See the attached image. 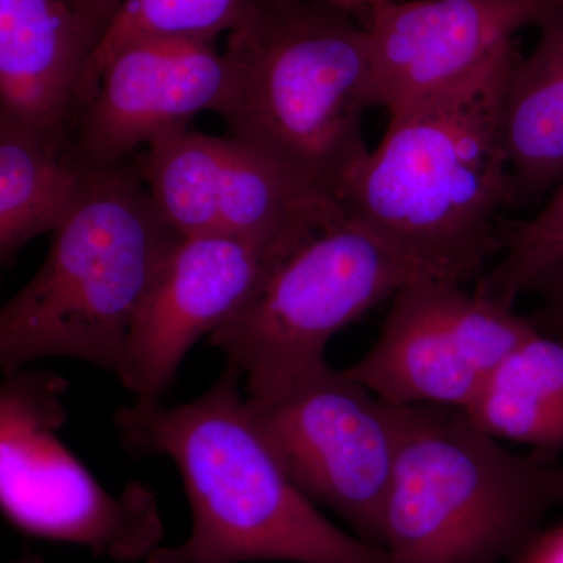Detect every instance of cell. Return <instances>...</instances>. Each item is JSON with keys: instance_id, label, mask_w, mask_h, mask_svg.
Masks as SVG:
<instances>
[{"instance_id": "44dd1931", "label": "cell", "mask_w": 563, "mask_h": 563, "mask_svg": "<svg viewBox=\"0 0 563 563\" xmlns=\"http://www.w3.org/2000/svg\"><path fill=\"white\" fill-rule=\"evenodd\" d=\"M536 288H542L548 321L563 331V258Z\"/></svg>"}, {"instance_id": "7c38bea8", "label": "cell", "mask_w": 563, "mask_h": 563, "mask_svg": "<svg viewBox=\"0 0 563 563\" xmlns=\"http://www.w3.org/2000/svg\"><path fill=\"white\" fill-rule=\"evenodd\" d=\"M228 66L217 41H133L111 57L91 101L80 111L68 161L80 172H109L140 146L187 129L214 111Z\"/></svg>"}, {"instance_id": "7a4b0ae2", "label": "cell", "mask_w": 563, "mask_h": 563, "mask_svg": "<svg viewBox=\"0 0 563 563\" xmlns=\"http://www.w3.org/2000/svg\"><path fill=\"white\" fill-rule=\"evenodd\" d=\"M228 366L184 406L136 401L114 421L133 455H166L184 479L191 533L146 563H388L379 548L333 526L291 479L257 410Z\"/></svg>"}, {"instance_id": "4fadbf2b", "label": "cell", "mask_w": 563, "mask_h": 563, "mask_svg": "<svg viewBox=\"0 0 563 563\" xmlns=\"http://www.w3.org/2000/svg\"><path fill=\"white\" fill-rule=\"evenodd\" d=\"M563 13L555 0H391L368 14L374 77L388 114L465 80L529 25Z\"/></svg>"}, {"instance_id": "8992f818", "label": "cell", "mask_w": 563, "mask_h": 563, "mask_svg": "<svg viewBox=\"0 0 563 563\" xmlns=\"http://www.w3.org/2000/svg\"><path fill=\"white\" fill-rule=\"evenodd\" d=\"M428 279L440 280L347 217L277 263L254 298L211 333L209 343L244 377L250 402L266 406L329 365L325 346L335 333Z\"/></svg>"}, {"instance_id": "d6986e66", "label": "cell", "mask_w": 563, "mask_h": 563, "mask_svg": "<svg viewBox=\"0 0 563 563\" xmlns=\"http://www.w3.org/2000/svg\"><path fill=\"white\" fill-rule=\"evenodd\" d=\"M503 262L477 288L488 301L514 309L518 296L536 288L563 258V177L532 218L501 222Z\"/></svg>"}, {"instance_id": "5bb4252c", "label": "cell", "mask_w": 563, "mask_h": 563, "mask_svg": "<svg viewBox=\"0 0 563 563\" xmlns=\"http://www.w3.org/2000/svg\"><path fill=\"white\" fill-rule=\"evenodd\" d=\"M102 38L68 0H0V121L62 147Z\"/></svg>"}, {"instance_id": "cb8c5ba5", "label": "cell", "mask_w": 563, "mask_h": 563, "mask_svg": "<svg viewBox=\"0 0 563 563\" xmlns=\"http://www.w3.org/2000/svg\"><path fill=\"white\" fill-rule=\"evenodd\" d=\"M10 563H43V555L36 553H24L16 561Z\"/></svg>"}, {"instance_id": "ffe728a7", "label": "cell", "mask_w": 563, "mask_h": 563, "mask_svg": "<svg viewBox=\"0 0 563 563\" xmlns=\"http://www.w3.org/2000/svg\"><path fill=\"white\" fill-rule=\"evenodd\" d=\"M515 563H563V531L533 537L517 554Z\"/></svg>"}, {"instance_id": "8fae6325", "label": "cell", "mask_w": 563, "mask_h": 563, "mask_svg": "<svg viewBox=\"0 0 563 563\" xmlns=\"http://www.w3.org/2000/svg\"><path fill=\"white\" fill-rule=\"evenodd\" d=\"M284 258L232 236H181L133 322L121 384L161 402L192 344L232 320Z\"/></svg>"}, {"instance_id": "6da1fadb", "label": "cell", "mask_w": 563, "mask_h": 563, "mask_svg": "<svg viewBox=\"0 0 563 563\" xmlns=\"http://www.w3.org/2000/svg\"><path fill=\"white\" fill-rule=\"evenodd\" d=\"M515 46L459 84L390 113L344 209L440 280L465 285L501 250L515 202L504 129Z\"/></svg>"}, {"instance_id": "ba28073f", "label": "cell", "mask_w": 563, "mask_h": 563, "mask_svg": "<svg viewBox=\"0 0 563 563\" xmlns=\"http://www.w3.org/2000/svg\"><path fill=\"white\" fill-rule=\"evenodd\" d=\"M140 173L180 236H232L279 257L350 217L342 202L232 136L166 133L147 146Z\"/></svg>"}, {"instance_id": "603a6c76", "label": "cell", "mask_w": 563, "mask_h": 563, "mask_svg": "<svg viewBox=\"0 0 563 563\" xmlns=\"http://www.w3.org/2000/svg\"><path fill=\"white\" fill-rule=\"evenodd\" d=\"M320 2L331 3V5L340 7V9L350 11L352 14H369L373 10H376L377 7L391 2V0H320Z\"/></svg>"}, {"instance_id": "277c9868", "label": "cell", "mask_w": 563, "mask_h": 563, "mask_svg": "<svg viewBox=\"0 0 563 563\" xmlns=\"http://www.w3.org/2000/svg\"><path fill=\"white\" fill-rule=\"evenodd\" d=\"M181 236L140 169L88 174L38 272L0 312V366L77 358L120 374L133 322Z\"/></svg>"}, {"instance_id": "7402d4cb", "label": "cell", "mask_w": 563, "mask_h": 563, "mask_svg": "<svg viewBox=\"0 0 563 563\" xmlns=\"http://www.w3.org/2000/svg\"><path fill=\"white\" fill-rule=\"evenodd\" d=\"M80 14L98 25L106 35L122 5V0H68Z\"/></svg>"}, {"instance_id": "ac0fdd59", "label": "cell", "mask_w": 563, "mask_h": 563, "mask_svg": "<svg viewBox=\"0 0 563 563\" xmlns=\"http://www.w3.org/2000/svg\"><path fill=\"white\" fill-rule=\"evenodd\" d=\"M246 0H122L120 11L92 55L76 114L91 101L107 63L133 41L150 38L217 41L239 20Z\"/></svg>"}, {"instance_id": "9c48e42d", "label": "cell", "mask_w": 563, "mask_h": 563, "mask_svg": "<svg viewBox=\"0 0 563 563\" xmlns=\"http://www.w3.org/2000/svg\"><path fill=\"white\" fill-rule=\"evenodd\" d=\"M254 409L307 498L340 515L362 542L384 550L399 407L328 365L284 398Z\"/></svg>"}, {"instance_id": "d4e9b609", "label": "cell", "mask_w": 563, "mask_h": 563, "mask_svg": "<svg viewBox=\"0 0 563 563\" xmlns=\"http://www.w3.org/2000/svg\"><path fill=\"white\" fill-rule=\"evenodd\" d=\"M555 2H558L559 5L563 7V0H555Z\"/></svg>"}, {"instance_id": "52a82bcc", "label": "cell", "mask_w": 563, "mask_h": 563, "mask_svg": "<svg viewBox=\"0 0 563 563\" xmlns=\"http://www.w3.org/2000/svg\"><path fill=\"white\" fill-rule=\"evenodd\" d=\"M68 383L21 372L0 390V507L18 531L88 548L113 562L147 561L165 525L157 496L140 483L111 495L63 443Z\"/></svg>"}, {"instance_id": "30bf717a", "label": "cell", "mask_w": 563, "mask_h": 563, "mask_svg": "<svg viewBox=\"0 0 563 563\" xmlns=\"http://www.w3.org/2000/svg\"><path fill=\"white\" fill-rule=\"evenodd\" d=\"M539 329L514 309L443 280H418L393 298L383 332L344 369L395 407L466 409L499 363Z\"/></svg>"}, {"instance_id": "3957f363", "label": "cell", "mask_w": 563, "mask_h": 563, "mask_svg": "<svg viewBox=\"0 0 563 563\" xmlns=\"http://www.w3.org/2000/svg\"><path fill=\"white\" fill-rule=\"evenodd\" d=\"M222 54L214 113L229 136L343 203L372 152L363 118L380 106L366 27L320 0H246Z\"/></svg>"}, {"instance_id": "9a60e30c", "label": "cell", "mask_w": 563, "mask_h": 563, "mask_svg": "<svg viewBox=\"0 0 563 563\" xmlns=\"http://www.w3.org/2000/svg\"><path fill=\"white\" fill-rule=\"evenodd\" d=\"M539 27L536 49L515 65L504 107L515 202L539 198L563 177V13Z\"/></svg>"}, {"instance_id": "e0dca14e", "label": "cell", "mask_w": 563, "mask_h": 563, "mask_svg": "<svg viewBox=\"0 0 563 563\" xmlns=\"http://www.w3.org/2000/svg\"><path fill=\"white\" fill-rule=\"evenodd\" d=\"M463 410L495 439L563 450V342L533 333Z\"/></svg>"}, {"instance_id": "5b68a950", "label": "cell", "mask_w": 563, "mask_h": 563, "mask_svg": "<svg viewBox=\"0 0 563 563\" xmlns=\"http://www.w3.org/2000/svg\"><path fill=\"white\" fill-rule=\"evenodd\" d=\"M388 563H499L563 506V466L514 454L463 409L399 407Z\"/></svg>"}, {"instance_id": "2e32d148", "label": "cell", "mask_w": 563, "mask_h": 563, "mask_svg": "<svg viewBox=\"0 0 563 563\" xmlns=\"http://www.w3.org/2000/svg\"><path fill=\"white\" fill-rule=\"evenodd\" d=\"M88 174L41 133L0 121V262L10 265L22 247L54 233L76 209Z\"/></svg>"}]
</instances>
